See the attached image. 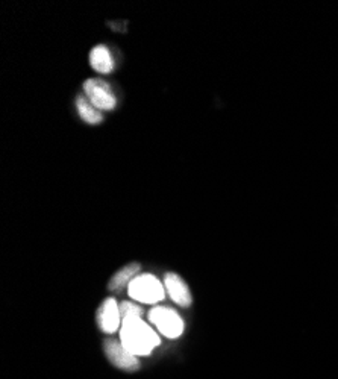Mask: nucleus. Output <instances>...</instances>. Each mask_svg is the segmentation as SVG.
<instances>
[{
  "instance_id": "obj_9",
  "label": "nucleus",
  "mask_w": 338,
  "mask_h": 379,
  "mask_svg": "<svg viewBox=\"0 0 338 379\" xmlns=\"http://www.w3.org/2000/svg\"><path fill=\"white\" fill-rule=\"evenodd\" d=\"M139 272H140V266L136 263L125 266L123 269H120L113 276L111 281H109L108 289L113 290V291L122 290L123 287L131 284V281L135 278V276H139Z\"/></svg>"
},
{
  "instance_id": "obj_3",
  "label": "nucleus",
  "mask_w": 338,
  "mask_h": 379,
  "mask_svg": "<svg viewBox=\"0 0 338 379\" xmlns=\"http://www.w3.org/2000/svg\"><path fill=\"white\" fill-rule=\"evenodd\" d=\"M149 320L162 336L167 338H178L184 332V320L179 314L166 307H155L149 312Z\"/></svg>"
},
{
  "instance_id": "obj_8",
  "label": "nucleus",
  "mask_w": 338,
  "mask_h": 379,
  "mask_svg": "<svg viewBox=\"0 0 338 379\" xmlns=\"http://www.w3.org/2000/svg\"><path fill=\"white\" fill-rule=\"evenodd\" d=\"M90 64L96 71L99 73H109L114 69V61L111 53L105 48V46H97L90 53Z\"/></svg>"
},
{
  "instance_id": "obj_5",
  "label": "nucleus",
  "mask_w": 338,
  "mask_h": 379,
  "mask_svg": "<svg viewBox=\"0 0 338 379\" xmlns=\"http://www.w3.org/2000/svg\"><path fill=\"white\" fill-rule=\"evenodd\" d=\"M84 91L87 99L100 111H109L115 106V97L111 90L102 81L88 79L84 84Z\"/></svg>"
},
{
  "instance_id": "obj_7",
  "label": "nucleus",
  "mask_w": 338,
  "mask_h": 379,
  "mask_svg": "<svg viewBox=\"0 0 338 379\" xmlns=\"http://www.w3.org/2000/svg\"><path fill=\"white\" fill-rule=\"evenodd\" d=\"M164 285H166L167 293L171 298V301L178 303L179 307H190L191 302H193V298H191V293L188 290L187 284L184 280L181 278L176 273H167L166 278H164Z\"/></svg>"
},
{
  "instance_id": "obj_10",
  "label": "nucleus",
  "mask_w": 338,
  "mask_h": 379,
  "mask_svg": "<svg viewBox=\"0 0 338 379\" xmlns=\"http://www.w3.org/2000/svg\"><path fill=\"white\" fill-rule=\"evenodd\" d=\"M76 108H78L80 118L85 120V122L90 125H97L104 120V116L102 113H100V109H97L93 104H91L87 97L79 96L76 99Z\"/></svg>"
},
{
  "instance_id": "obj_6",
  "label": "nucleus",
  "mask_w": 338,
  "mask_h": 379,
  "mask_svg": "<svg viewBox=\"0 0 338 379\" xmlns=\"http://www.w3.org/2000/svg\"><path fill=\"white\" fill-rule=\"evenodd\" d=\"M97 325L106 334H113L122 325L120 308L114 299H106L97 311Z\"/></svg>"
},
{
  "instance_id": "obj_11",
  "label": "nucleus",
  "mask_w": 338,
  "mask_h": 379,
  "mask_svg": "<svg viewBox=\"0 0 338 379\" xmlns=\"http://www.w3.org/2000/svg\"><path fill=\"white\" fill-rule=\"evenodd\" d=\"M118 308H120L122 322L126 319H132V317H143V310L135 303L122 302L120 305H118Z\"/></svg>"
},
{
  "instance_id": "obj_1",
  "label": "nucleus",
  "mask_w": 338,
  "mask_h": 379,
  "mask_svg": "<svg viewBox=\"0 0 338 379\" xmlns=\"http://www.w3.org/2000/svg\"><path fill=\"white\" fill-rule=\"evenodd\" d=\"M120 341L136 357L149 355L161 343L160 336L141 317H132L122 322Z\"/></svg>"
},
{
  "instance_id": "obj_2",
  "label": "nucleus",
  "mask_w": 338,
  "mask_h": 379,
  "mask_svg": "<svg viewBox=\"0 0 338 379\" xmlns=\"http://www.w3.org/2000/svg\"><path fill=\"white\" fill-rule=\"evenodd\" d=\"M129 294L141 303H157L164 299V287L153 275H139L129 284Z\"/></svg>"
},
{
  "instance_id": "obj_4",
  "label": "nucleus",
  "mask_w": 338,
  "mask_h": 379,
  "mask_svg": "<svg viewBox=\"0 0 338 379\" xmlns=\"http://www.w3.org/2000/svg\"><path fill=\"white\" fill-rule=\"evenodd\" d=\"M106 358L109 359V363H111L114 367L122 368V371H127V372H135L136 368L140 367L139 358L136 355H134L131 350H127L123 343L120 341L118 343L117 340H108L105 341L104 345Z\"/></svg>"
}]
</instances>
